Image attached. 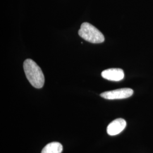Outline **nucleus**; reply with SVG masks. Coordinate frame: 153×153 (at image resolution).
<instances>
[{
	"label": "nucleus",
	"instance_id": "1",
	"mask_svg": "<svg viewBox=\"0 0 153 153\" xmlns=\"http://www.w3.org/2000/svg\"><path fill=\"white\" fill-rule=\"evenodd\" d=\"M23 69L28 81L33 87L40 88L44 86V74L41 68L33 60L28 59L23 62Z\"/></svg>",
	"mask_w": 153,
	"mask_h": 153
},
{
	"label": "nucleus",
	"instance_id": "2",
	"mask_svg": "<svg viewBox=\"0 0 153 153\" xmlns=\"http://www.w3.org/2000/svg\"><path fill=\"white\" fill-rule=\"evenodd\" d=\"M78 35L84 40L91 43H101L104 42V36L98 28L91 24L83 23L78 31Z\"/></svg>",
	"mask_w": 153,
	"mask_h": 153
},
{
	"label": "nucleus",
	"instance_id": "3",
	"mask_svg": "<svg viewBox=\"0 0 153 153\" xmlns=\"http://www.w3.org/2000/svg\"><path fill=\"white\" fill-rule=\"evenodd\" d=\"M133 94V90L129 88H123L112 91H105L102 93L100 96L108 100L122 99L131 97Z\"/></svg>",
	"mask_w": 153,
	"mask_h": 153
},
{
	"label": "nucleus",
	"instance_id": "4",
	"mask_svg": "<svg viewBox=\"0 0 153 153\" xmlns=\"http://www.w3.org/2000/svg\"><path fill=\"white\" fill-rule=\"evenodd\" d=\"M126 126V121L121 119H117L112 121L107 126V131L109 136H115L120 133Z\"/></svg>",
	"mask_w": 153,
	"mask_h": 153
},
{
	"label": "nucleus",
	"instance_id": "5",
	"mask_svg": "<svg viewBox=\"0 0 153 153\" xmlns=\"http://www.w3.org/2000/svg\"><path fill=\"white\" fill-rule=\"evenodd\" d=\"M102 76L109 81H120L124 78V73L121 69L111 68L102 71Z\"/></svg>",
	"mask_w": 153,
	"mask_h": 153
},
{
	"label": "nucleus",
	"instance_id": "6",
	"mask_svg": "<svg viewBox=\"0 0 153 153\" xmlns=\"http://www.w3.org/2000/svg\"><path fill=\"white\" fill-rule=\"evenodd\" d=\"M63 147L60 143L52 142L48 143L43 149L41 153H61Z\"/></svg>",
	"mask_w": 153,
	"mask_h": 153
}]
</instances>
